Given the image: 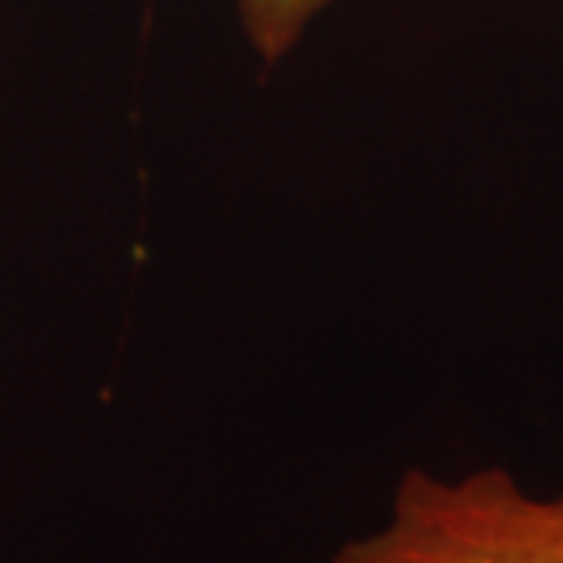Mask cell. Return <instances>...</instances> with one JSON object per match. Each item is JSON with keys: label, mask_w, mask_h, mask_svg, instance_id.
<instances>
[{"label": "cell", "mask_w": 563, "mask_h": 563, "mask_svg": "<svg viewBox=\"0 0 563 563\" xmlns=\"http://www.w3.org/2000/svg\"><path fill=\"white\" fill-rule=\"evenodd\" d=\"M235 7L254 54L266 66H276L301 44L332 0H235Z\"/></svg>", "instance_id": "obj_2"}, {"label": "cell", "mask_w": 563, "mask_h": 563, "mask_svg": "<svg viewBox=\"0 0 563 563\" xmlns=\"http://www.w3.org/2000/svg\"><path fill=\"white\" fill-rule=\"evenodd\" d=\"M320 563H563V492L536 495L504 466H410L383 523Z\"/></svg>", "instance_id": "obj_1"}]
</instances>
